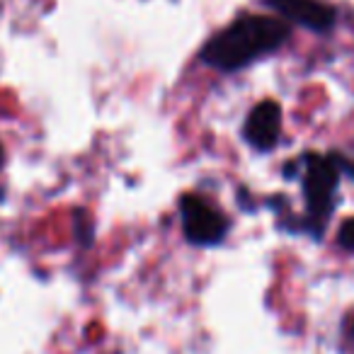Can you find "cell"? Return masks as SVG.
<instances>
[{
    "label": "cell",
    "mask_w": 354,
    "mask_h": 354,
    "mask_svg": "<svg viewBox=\"0 0 354 354\" xmlns=\"http://www.w3.org/2000/svg\"><path fill=\"white\" fill-rule=\"evenodd\" d=\"M180 216H183L185 238L192 245H216L226 238L228 228H231L226 214L199 194H183Z\"/></svg>",
    "instance_id": "cell-3"
},
{
    "label": "cell",
    "mask_w": 354,
    "mask_h": 354,
    "mask_svg": "<svg viewBox=\"0 0 354 354\" xmlns=\"http://www.w3.org/2000/svg\"><path fill=\"white\" fill-rule=\"evenodd\" d=\"M3 158H6V153H3V146H0V167H3Z\"/></svg>",
    "instance_id": "cell-7"
},
{
    "label": "cell",
    "mask_w": 354,
    "mask_h": 354,
    "mask_svg": "<svg viewBox=\"0 0 354 354\" xmlns=\"http://www.w3.org/2000/svg\"><path fill=\"white\" fill-rule=\"evenodd\" d=\"M262 3L270 6L286 22H294L304 30L323 35L335 25V10L320 0H262Z\"/></svg>",
    "instance_id": "cell-5"
},
{
    "label": "cell",
    "mask_w": 354,
    "mask_h": 354,
    "mask_svg": "<svg viewBox=\"0 0 354 354\" xmlns=\"http://www.w3.org/2000/svg\"><path fill=\"white\" fill-rule=\"evenodd\" d=\"M304 162V175H301V187H304V197H306V207H308V218L310 223H318L325 226L328 216L335 209V192H337L339 185V175L349 172L352 175V165H349L344 158L335 156H306Z\"/></svg>",
    "instance_id": "cell-2"
},
{
    "label": "cell",
    "mask_w": 354,
    "mask_h": 354,
    "mask_svg": "<svg viewBox=\"0 0 354 354\" xmlns=\"http://www.w3.org/2000/svg\"><path fill=\"white\" fill-rule=\"evenodd\" d=\"M243 136L255 151H272L281 136V104L274 100H262L255 104L245 119Z\"/></svg>",
    "instance_id": "cell-4"
},
{
    "label": "cell",
    "mask_w": 354,
    "mask_h": 354,
    "mask_svg": "<svg viewBox=\"0 0 354 354\" xmlns=\"http://www.w3.org/2000/svg\"><path fill=\"white\" fill-rule=\"evenodd\" d=\"M289 22L272 15H243L204 44L199 59L223 73L241 71L289 41Z\"/></svg>",
    "instance_id": "cell-1"
},
{
    "label": "cell",
    "mask_w": 354,
    "mask_h": 354,
    "mask_svg": "<svg viewBox=\"0 0 354 354\" xmlns=\"http://www.w3.org/2000/svg\"><path fill=\"white\" fill-rule=\"evenodd\" d=\"M337 243L344 248V250H349V252H354V216L352 218H347V221L339 226V231H337Z\"/></svg>",
    "instance_id": "cell-6"
},
{
    "label": "cell",
    "mask_w": 354,
    "mask_h": 354,
    "mask_svg": "<svg viewBox=\"0 0 354 354\" xmlns=\"http://www.w3.org/2000/svg\"><path fill=\"white\" fill-rule=\"evenodd\" d=\"M352 333H354V323H352Z\"/></svg>",
    "instance_id": "cell-8"
}]
</instances>
